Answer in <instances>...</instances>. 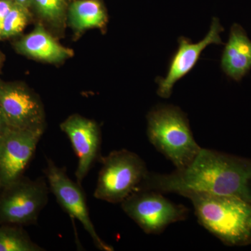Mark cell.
<instances>
[{
  "mask_svg": "<svg viewBox=\"0 0 251 251\" xmlns=\"http://www.w3.org/2000/svg\"><path fill=\"white\" fill-rule=\"evenodd\" d=\"M143 190L177 194L202 191L251 203V159L202 148L184 169L170 174L150 173Z\"/></svg>",
  "mask_w": 251,
  "mask_h": 251,
  "instance_id": "obj_1",
  "label": "cell"
},
{
  "mask_svg": "<svg viewBox=\"0 0 251 251\" xmlns=\"http://www.w3.org/2000/svg\"><path fill=\"white\" fill-rule=\"evenodd\" d=\"M199 224L229 247L251 244V203L226 195L186 191Z\"/></svg>",
  "mask_w": 251,
  "mask_h": 251,
  "instance_id": "obj_2",
  "label": "cell"
},
{
  "mask_svg": "<svg viewBox=\"0 0 251 251\" xmlns=\"http://www.w3.org/2000/svg\"><path fill=\"white\" fill-rule=\"evenodd\" d=\"M148 139L176 170L189 166L202 148L193 138L186 114L173 105H158L147 116Z\"/></svg>",
  "mask_w": 251,
  "mask_h": 251,
  "instance_id": "obj_3",
  "label": "cell"
},
{
  "mask_svg": "<svg viewBox=\"0 0 251 251\" xmlns=\"http://www.w3.org/2000/svg\"><path fill=\"white\" fill-rule=\"evenodd\" d=\"M94 196L105 202L117 204L137 191H142L150 172L138 154L127 150H116L100 156Z\"/></svg>",
  "mask_w": 251,
  "mask_h": 251,
  "instance_id": "obj_4",
  "label": "cell"
},
{
  "mask_svg": "<svg viewBox=\"0 0 251 251\" xmlns=\"http://www.w3.org/2000/svg\"><path fill=\"white\" fill-rule=\"evenodd\" d=\"M50 188L46 176L20 178L0 190V224L29 226L37 224L48 201Z\"/></svg>",
  "mask_w": 251,
  "mask_h": 251,
  "instance_id": "obj_5",
  "label": "cell"
},
{
  "mask_svg": "<svg viewBox=\"0 0 251 251\" xmlns=\"http://www.w3.org/2000/svg\"><path fill=\"white\" fill-rule=\"evenodd\" d=\"M122 210L149 234H161L175 223L188 218V209L175 204L153 190L137 191L121 203Z\"/></svg>",
  "mask_w": 251,
  "mask_h": 251,
  "instance_id": "obj_6",
  "label": "cell"
},
{
  "mask_svg": "<svg viewBox=\"0 0 251 251\" xmlns=\"http://www.w3.org/2000/svg\"><path fill=\"white\" fill-rule=\"evenodd\" d=\"M0 111L11 129L45 131L44 103L39 96L24 82L0 80Z\"/></svg>",
  "mask_w": 251,
  "mask_h": 251,
  "instance_id": "obj_7",
  "label": "cell"
},
{
  "mask_svg": "<svg viewBox=\"0 0 251 251\" xmlns=\"http://www.w3.org/2000/svg\"><path fill=\"white\" fill-rule=\"evenodd\" d=\"M50 191L52 193L61 207L67 214L77 220L90 234L94 245L103 251H114L113 248L104 242L97 233L92 223L86 202L82 185L70 179L65 168H60L50 158H46L44 171Z\"/></svg>",
  "mask_w": 251,
  "mask_h": 251,
  "instance_id": "obj_8",
  "label": "cell"
},
{
  "mask_svg": "<svg viewBox=\"0 0 251 251\" xmlns=\"http://www.w3.org/2000/svg\"><path fill=\"white\" fill-rule=\"evenodd\" d=\"M224 31V28L219 20L214 18L209 32L200 42L194 44L187 38L181 36L178 40V49L170 62L166 76L156 79L158 85V95L162 98H169L175 83L186 76L196 67L202 51L211 44H223L220 34Z\"/></svg>",
  "mask_w": 251,
  "mask_h": 251,
  "instance_id": "obj_9",
  "label": "cell"
},
{
  "mask_svg": "<svg viewBox=\"0 0 251 251\" xmlns=\"http://www.w3.org/2000/svg\"><path fill=\"white\" fill-rule=\"evenodd\" d=\"M44 130L9 128L0 143V180L3 186L22 177Z\"/></svg>",
  "mask_w": 251,
  "mask_h": 251,
  "instance_id": "obj_10",
  "label": "cell"
},
{
  "mask_svg": "<svg viewBox=\"0 0 251 251\" xmlns=\"http://www.w3.org/2000/svg\"><path fill=\"white\" fill-rule=\"evenodd\" d=\"M67 135L77 158L75 178L78 184L91 171L95 162L100 158L101 131L94 120L74 114L68 117L59 125Z\"/></svg>",
  "mask_w": 251,
  "mask_h": 251,
  "instance_id": "obj_11",
  "label": "cell"
},
{
  "mask_svg": "<svg viewBox=\"0 0 251 251\" xmlns=\"http://www.w3.org/2000/svg\"><path fill=\"white\" fill-rule=\"evenodd\" d=\"M14 47L21 55L49 64H61L74 55L72 49L62 45L39 23L33 31L14 42Z\"/></svg>",
  "mask_w": 251,
  "mask_h": 251,
  "instance_id": "obj_12",
  "label": "cell"
},
{
  "mask_svg": "<svg viewBox=\"0 0 251 251\" xmlns=\"http://www.w3.org/2000/svg\"><path fill=\"white\" fill-rule=\"evenodd\" d=\"M221 65L225 74L237 82L242 80L251 70V40L244 28L237 23L231 27Z\"/></svg>",
  "mask_w": 251,
  "mask_h": 251,
  "instance_id": "obj_13",
  "label": "cell"
},
{
  "mask_svg": "<svg viewBox=\"0 0 251 251\" xmlns=\"http://www.w3.org/2000/svg\"><path fill=\"white\" fill-rule=\"evenodd\" d=\"M108 23V15L100 0H74L68 10L67 25L75 35L88 29H104Z\"/></svg>",
  "mask_w": 251,
  "mask_h": 251,
  "instance_id": "obj_14",
  "label": "cell"
},
{
  "mask_svg": "<svg viewBox=\"0 0 251 251\" xmlns=\"http://www.w3.org/2000/svg\"><path fill=\"white\" fill-rule=\"evenodd\" d=\"M74 0H31L30 11L56 38H62L67 26V14Z\"/></svg>",
  "mask_w": 251,
  "mask_h": 251,
  "instance_id": "obj_15",
  "label": "cell"
},
{
  "mask_svg": "<svg viewBox=\"0 0 251 251\" xmlns=\"http://www.w3.org/2000/svg\"><path fill=\"white\" fill-rule=\"evenodd\" d=\"M22 226L0 224V251H44Z\"/></svg>",
  "mask_w": 251,
  "mask_h": 251,
  "instance_id": "obj_16",
  "label": "cell"
},
{
  "mask_svg": "<svg viewBox=\"0 0 251 251\" xmlns=\"http://www.w3.org/2000/svg\"><path fill=\"white\" fill-rule=\"evenodd\" d=\"M32 18L30 10L16 2L13 9L2 20L0 41L19 35Z\"/></svg>",
  "mask_w": 251,
  "mask_h": 251,
  "instance_id": "obj_17",
  "label": "cell"
},
{
  "mask_svg": "<svg viewBox=\"0 0 251 251\" xmlns=\"http://www.w3.org/2000/svg\"><path fill=\"white\" fill-rule=\"evenodd\" d=\"M16 4L15 0H0V17L4 18Z\"/></svg>",
  "mask_w": 251,
  "mask_h": 251,
  "instance_id": "obj_18",
  "label": "cell"
},
{
  "mask_svg": "<svg viewBox=\"0 0 251 251\" xmlns=\"http://www.w3.org/2000/svg\"><path fill=\"white\" fill-rule=\"evenodd\" d=\"M9 129V128L6 125L4 117H3L1 112L0 111V143H1V140L4 138L5 135L7 133Z\"/></svg>",
  "mask_w": 251,
  "mask_h": 251,
  "instance_id": "obj_19",
  "label": "cell"
},
{
  "mask_svg": "<svg viewBox=\"0 0 251 251\" xmlns=\"http://www.w3.org/2000/svg\"><path fill=\"white\" fill-rule=\"evenodd\" d=\"M15 1L18 4L22 5L25 7L30 10L31 0H15Z\"/></svg>",
  "mask_w": 251,
  "mask_h": 251,
  "instance_id": "obj_20",
  "label": "cell"
},
{
  "mask_svg": "<svg viewBox=\"0 0 251 251\" xmlns=\"http://www.w3.org/2000/svg\"><path fill=\"white\" fill-rule=\"evenodd\" d=\"M5 59V54L3 53L2 51L0 50V73H1V69H2L3 66H4Z\"/></svg>",
  "mask_w": 251,
  "mask_h": 251,
  "instance_id": "obj_21",
  "label": "cell"
},
{
  "mask_svg": "<svg viewBox=\"0 0 251 251\" xmlns=\"http://www.w3.org/2000/svg\"><path fill=\"white\" fill-rule=\"evenodd\" d=\"M2 18L0 17V30H1V25H2Z\"/></svg>",
  "mask_w": 251,
  "mask_h": 251,
  "instance_id": "obj_22",
  "label": "cell"
},
{
  "mask_svg": "<svg viewBox=\"0 0 251 251\" xmlns=\"http://www.w3.org/2000/svg\"><path fill=\"white\" fill-rule=\"evenodd\" d=\"M2 188V185H1V180H0V190Z\"/></svg>",
  "mask_w": 251,
  "mask_h": 251,
  "instance_id": "obj_23",
  "label": "cell"
}]
</instances>
